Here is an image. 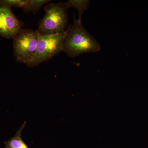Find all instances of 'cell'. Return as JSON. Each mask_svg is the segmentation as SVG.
Returning a JSON list of instances; mask_svg holds the SVG:
<instances>
[{
	"instance_id": "cell-1",
	"label": "cell",
	"mask_w": 148,
	"mask_h": 148,
	"mask_svg": "<svg viewBox=\"0 0 148 148\" xmlns=\"http://www.w3.org/2000/svg\"><path fill=\"white\" fill-rule=\"evenodd\" d=\"M66 31L63 43V51L74 58L85 53H93L101 50L100 43L88 33L82 21L75 17L73 24Z\"/></svg>"
},
{
	"instance_id": "cell-2",
	"label": "cell",
	"mask_w": 148,
	"mask_h": 148,
	"mask_svg": "<svg viewBox=\"0 0 148 148\" xmlns=\"http://www.w3.org/2000/svg\"><path fill=\"white\" fill-rule=\"evenodd\" d=\"M45 14L39 23L38 30L40 35L56 34L66 31L69 18L66 2L49 4L45 6Z\"/></svg>"
},
{
	"instance_id": "cell-3",
	"label": "cell",
	"mask_w": 148,
	"mask_h": 148,
	"mask_svg": "<svg viewBox=\"0 0 148 148\" xmlns=\"http://www.w3.org/2000/svg\"><path fill=\"white\" fill-rule=\"evenodd\" d=\"M40 35L37 30L23 29L14 39V53L17 61L29 67L36 53Z\"/></svg>"
},
{
	"instance_id": "cell-4",
	"label": "cell",
	"mask_w": 148,
	"mask_h": 148,
	"mask_svg": "<svg viewBox=\"0 0 148 148\" xmlns=\"http://www.w3.org/2000/svg\"><path fill=\"white\" fill-rule=\"evenodd\" d=\"M66 34L65 31L56 34L40 35L36 53L29 67L38 66L63 51Z\"/></svg>"
},
{
	"instance_id": "cell-5",
	"label": "cell",
	"mask_w": 148,
	"mask_h": 148,
	"mask_svg": "<svg viewBox=\"0 0 148 148\" xmlns=\"http://www.w3.org/2000/svg\"><path fill=\"white\" fill-rule=\"evenodd\" d=\"M24 24L14 14L11 8L0 6V36L14 39L23 29Z\"/></svg>"
},
{
	"instance_id": "cell-6",
	"label": "cell",
	"mask_w": 148,
	"mask_h": 148,
	"mask_svg": "<svg viewBox=\"0 0 148 148\" xmlns=\"http://www.w3.org/2000/svg\"><path fill=\"white\" fill-rule=\"evenodd\" d=\"M27 121H24L22 126L15 135L7 142H4L5 147L4 148H29L21 138V133L27 124Z\"/></svg>"
},
{
	"instance_id": "cell-7",
	"label": "cell",
	"mask_w": 148,
	"mask_h": 148,
	"mask_svg": "<svg viewBox=\"0 0 148 148\" xmlns=\"http://www.w3.org/2000/svg\"><path fill=\"white\" fill-rule=\"evenodd\" d=\"M66 2L69 8L75 9L78 11L79 14L78 20L82 21L84 12L87 10L90 5V0H69Z\"/></svg>"
},
{
	"instance_id": "cell-8",
	"label": "cell",
	"mask_w": 148,
	"mask_h": 148,
	"mask_svg": "<svg viewBox=\"0 0 148 148\" xmlns=\"http://www.w3.org/2000/svg\"><path fill=\"white\" fill-rule=\"evenodd\" d=\"M51 1L49 0H27V3L22 8V10L25 13L36 14L43 5Z\"/></svg>"
},
{
	"instance_id": "cell-9",
	"label": "cell",
	"mask_w": 148,
	"mask_h": 148,
	"mask_svg": "<svg viewBox=\"0 0 148 148\" xmlns=\"http://www.w3.org/2000/svg\"><path fill=\"white\" fill-rule=\"evenodd\" d=\"M27 2V0H1L0 6L11 8L12 7L22 8Z\"/></svg>"
}]
</instances>
